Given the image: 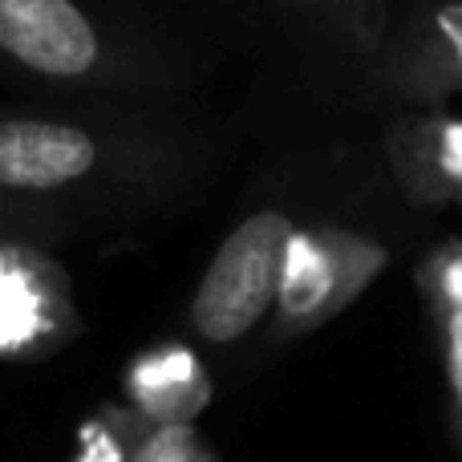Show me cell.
Instances as JSON below:
<instances>
[{
  "mask_svg": "<svg viewBox=\"0 0 462 462\" xmlns=\"http://www.w3.org/2000/svg\"><path fill=\"white\" fill-rule=\"evenodd\" d=\"M227 162L191 106H0V236L61 247L183 211Z\"/></svg>",
  "mask_w": 462,
  "mask_h": 462,
  "instance_id": "obj_1",
  "label": "cell"
},
{
  "mask_svg": "<svg viewBox=\"0 0 462 462\" xmlns=\"http://www.w3.org/2000/svg\"><path fill=\"white\" fill-rule=\"evenodd\" d=\"M216 57L151 0H0V65L53 102L191 106Z\"/></svg>",
  "mask_w": 462,
  "mask_h": 462,
  "instance_id": "obj_2",
  "label": "cell"
},
{
  "mask_svg": "<svg viewBox=\"0 0 462 462\" xmlns=\"http://www.w3.org/2000/svg\"><path fill=\"white\" fill-rule=\"evenodd\" d=\"M211 45L260 57L292 102L365 134L390 118L385 57L414 0H167Z\"/></svg>",
  "mask_w": 462,
  "mask_h": 462,
  "instance_id": "obj_3",
  "label": "cell"
},
{
  "mask_svg": "<svg viewBox=\"0 0 462 462\" xmlns=\"http://www.w3.org/2000/svg\"><path fill=\"white\" fill-rule=\"evenodd\" d=\"M418 219L426 216L393 187L377 134L333 138L320 191L288 244L263 349H284L333 325L398 260L410 231L422 227Z\"/></svg>",
  "mask_w": 462,
  "mask_h": 462,
  "instance_id": "obj_4",
  "label": "cell"
},
{
  "mask_svg": "<svg viewBox=\"0 0 462 462\" xmlns=\"http://www.w3.org/2000/svg\"><path fill=\"white\" fill-rule=\"evenodd\" d=\"M328 143L333 138L292 146L263 167L244 211L224 231L187 296L183 328L191 345L208 353H239L263 341L276 309L288 244L325 179Z\"/></svg>",
  "mask_w": 462,
  "mask_h": 462,
  "instance_id": "obj_5",
  "label": "cell"
},
{
  "mask_svg": "<svg viewBox=\"0 0 462 462\" xmlns=\"http://www.w3.org/2000/svg\"><path fill=\"white\" fill-rule=\"evenodd\" d=\"M78 333L73 276L57 247L0 236V361H45Z\"/></svg>",
  "mask_w": 462,
  "mask_h": 462,
  "instance_id": "obj_6",
  "label": "cell"
},
{
  "mask_svg": "<svg viewBox=\"0 0 462 462\" xmlns=\"http://www.w3.org/2000/svg\"><path fill=\"white\" fill-rule=\"evenodd\" d=\"M462 94V0H414L385 57V102L442 110Z\"/></svg>",
  "mask_w": 462,
  "mask_h": 462,
  "instance_id": "obj_7",
  "label": "cell"
},
{
  "mask_svg": "<svg viewBox=\"0 0 462 462\" xmlns=\"http://www.w3.org/2000/svg\"><path fill=\"white\" fill-rule=\"evenodd\" d=\"M377 151L414 211L462 208V114L398 110L377 130Z\"/></svg>",
  "mask_w": 462,
  "mask_h": 462,
  "instance_id": "obj_8",
  "label": "cell"
},
{
  "mask_svg": "<svg viewBox=\"0 0 462 462\" xmlns=\"http://www.w3.org/2000/svg\"><path fill=\"white\" fill-rule=\"evenodd\" d=\"M122 406L146 422H191L211 402V374L191 341H154L122 369Z\"/></svg>",
  "mask_w": 462,
  "mask_h": 462,
  "instance_id": "obj_9",
  "label": "cell"
},
{
  "mask_svg": "<svg viewBox=\"0 0 462 462\" xmlns=\"http://www.w3.org/2000/svg\"><path fill=\"white\" fill-rule=\"evenodd\" d=\"M414 280L430 300L434 317L462 312V239H442V244L426 247V255L414 268Z\"/></svg>",
  "mask_w": 462,
  "mask_h": 462,
  "instance_id": "obj_10",
  "label": "cell"
},
{
  "mask_svg": "<svg viewBox=\"0 0 462 462\" xmlns=\"http://www.w3.org/2000/svg\"><path fill=\"white\" fill-rule=\"evenodd\" d=\"M134 462H216L191 422H146L134 414Z\"/></svg>",
  "mask_w": 462,
  "mask_h": 462,
  "instance_id": "obj_11",
  "label": "cell"
},
{
  "mask_svg": "<svg viewBox=\"0 0 462 462\" xmlns=\"http://www.w3.org/2000/svg\"><path fill=\"white\" fill-rule=\"evenodd\" d=\"M442 337H447V361H450V377H455V390L462 398V312H447L439 317Z\"/></svg>",
  "mask_w": 462,
  "mask_h": 462,
  "instance_id": "obj_12",
  "label": "cell"
}]
</instances>
